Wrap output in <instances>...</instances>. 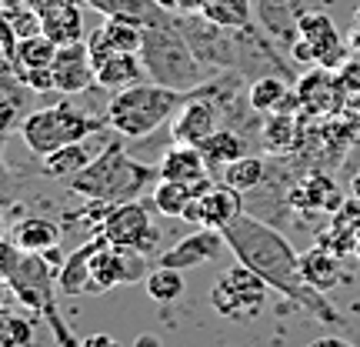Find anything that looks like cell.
<instances>
[{
	"label": "cell",
	"instance_id": "obj_1",
	"mask_svg": "<svg viewBox=\"0 0 360 347\" xmlns=\"http://www.w3.org/2000/svg\"><path fill=\"white\" fill-rule=\"evenodd\" d=\"M224 241L233 251V258L240 260V264H247L254 274H260L270 284V291L283 294L290 304L304 308L317 321L340 324V314L330 308L327 294H321L317 287H310L304 281V274H300V254L290 247V241L274 224H267L264 217L244 210L240 217H233L224 227Z\"/></svg>",
	"mask_w": 360,
	"mask_h": 347
},
{
	"label": "cell",
	"instance_id": "obj_2",
	"mask_svg": "<svg viewBox=\"0 0 360 347\" xmlns=\"http://www.w3.org/2000/svg\"><path fill=\"white\" fill-rule=\"evenodd\" d=\"M141 64L154 84L184 90V94H197V90H204L214 80L210 77L214 70L200 64V57L193 53V47L184 37V30L177 27V13L174 11L143 27Z\"/></svg>",
	"mask_w": 360,
	"mask_h": 347
},
{
	"label": "cell",
	"instance_id": "obj_3",
	"mask_svg": "<svg viewBox=\"0 0 360 347\" xmlns=\"http://www.w3.org/2000/svg\"><path fill=\"white\" fill-rule=\"evenodd\" d=\"M0 274L7 277L13 294L20 297V304H27L34 314H40L44 321L51 324L57 344L80 347V341H74V334L67 331L64 317L57 310V294H53L57 267L51 264L47 254H27L13 241H0Z\"/></svg>",
	"mask_w": 360,
	"mask_h": 347
},
{
	"label": "cell",
	"instance_id": "obj_4",
	"mask_svg": "<svg viewBox=\"0 0 360 347\" xmlns=\"http://www.w3.org/2000/svg\"><path fill=\"white\" fill-rule=\"evenodd\" d=\"M157 177H160L157 168L134 160L120 141H107L101 154L70 177V191L101 204H124V201H141V194Z\"/></svg>",
	"mask_w": 360,
	"mask_h": 347
},
{
	"label": "cell",
	"instance_id": "obj_5",
	"mask_svg": "<svg viewBox=\"0 0 360 347\" xmlns=\"http://www.w3.org/2000/svg\"><path fill=\"white\" fill-rule=\"evenodd\" d=\"M187 97L191 94H184V90L164 87V84H154V80H141V84H134L127 90L110 94L103 120L117 137H127V141L150 137L157 127H164L170 117L177 114Z\"/></svg>",
	"mask_w": 360,
	"mask_h": 347
},
{
	"label": "cell",
	"instance_id": "obj_6",
	"mask_svg": "<svg viewBox=\"0 0 360 347\" xmlns=\"http://www.w3.org/2000/svg\"><path fill=\"white\" fill-rule=\"evenodd\" d=\"M101 130H107L103 117H90L84 111H74L70 103H57V107H40L20 120V137H24L27 151L37 157L53 154L57 147L97 137Z\"/></svg>",
	"mask_w": 360,
	"mask_h": 347
},
{
	"label": "cell",
	"instance_id": "obj_7",
	"mask_svg": "<svg viewBox=\"0 0 360 347\" xmlns=\"http://www.w3.org/2000/svg\"><path fill=\"white\" fill-rule=\"evenodd\" d=\"M267 294L270 284L237 260V267L224 270L217 284L210 287V308L233 324H250L267 308Z\"/></svg>",
	"mask_w": 360,
	"mask_h": 347
},
{
	"label": "cell",
	"instance_id": "obj_8",
	"mask_svg": "<svg viewBox=\"0 0 360 347\" xmlns=\"http://www.w3.org/2000/svg\"><path fill=\"white\" fill-rule=\"evenodd\" d=\"M147 254L134 251V247H117L101 234V244L90 258V294H107L110 287L120 284H137L147 281L150 274Z\"/></svg>",
	"mask_w": 360,
	"mask_h": 347
},
{
	"label": "cell",
	"instance_id": "obj_9",
	"mask_svg": "<svg viewBox=\"0 0 360 347\" xmlns=\"http://www.w3.org/2000/svg\"><path fill=\"white\" fill-rule=\"evenodd\" d=\"M294 61L300 64H321V67H334L344 53V44H340V34H337L334 20L323 11H310L300 17L297 24V40L294 47Z\"/></svg>",
	"mask_w": 360,
	"mask_h": 347
},
{
	"label": "cell",
	"instance_id": "obj_10",
	"mask_svg": "<svg viewBox=\"0 0 360 347\" xmlns=\"http://www.w3.org/2000/svg\"><path fill=\"white\" fill-rule=\"evenodd\" d=\"M101 234L117 247H134L141 254H150L157 241V231L150 224V214L141 201H124V204H107Z\"/></svg>",
	"mask_w": 360,
	"mask_h": 347
},
{
	"label": "cell",
	"instance_id": "obj_11",
	"mask_svg": "<svg viewBox=\"0 0 360 347\" xmlns=\"http://www.w3.org/2000/svg\"><path fill=\"white\" fill-rule=\"evenodd\" d=\"M310 11H321V0H254V20L257 27L281 44L283 51H290L297 40V24Z\"/></svg>",
	"mask_w": 360,
	"mask_h": 347
},
{
	"label": "cell",
	"instance_id": "obj_12",
	"mask_svg": "<svg viewBox=\"0 0 360 347\" xmlns=\"http://www.w3.org/2000/svg\"><path fill=\"white\" fill-rule=\"evenodd\" d=\"M247 210L244 194L233 191L231 184H210L200 197H193L187 210L180 214L184 220H191L197 227H214V231H224L233 217H240Z\"/></svg>",
	"mask_w": 360,
	"mask_h": 347
},
{
	"label": "cell",
	"instance_id": "obj_13",
	"mask_svg": "<svg viewBox=\"0 0 360 347\" xmlns=\"http://www.w3.org/2000/svg\"><path fill=\"white\" fill-rule=\"evenodd\" d=\"M220 127V103L207 97V90H197L191 94L184 107L177 111L174 124H170V141L174 144H191V147H200V144Z\"/></svg>",
	"mask_w": 360,
	"mask_h": 347
},
{
	"label": "cell",
	"instance_id": "obj_14",
	"mask_svg": "<svg viewBox=\"0 0 360 347\" xmlns=\"http://www.w3.org/2000/svg\"><path fill=\"white\" fill-rule=\"evenodd\" d=\"M227 247L224 241V231H214V227H197L187 237H180L174 247H167L160 254V264L164 267H177V270H193V267H204L210 260H217V254Z\"/></svg>",
	"mask_w": 360,
	"mask_h": 347
},
{
	"label": "cell",
	"instance_id": "obj_15",
	"mask_svg": "<svg viewBox=\"0 0 360 347\" xmlns=\"http://www.w3.org/2000/svg\"><path fill=\"white\" fill-rule=\"evenodd\" d=\"M51 70H53V87L60 94H84L87 87H94L97 84V67L90 61L87 37L77 40V44L57 47Z\"/></svg>",
	"mask_w": 360,
	"mask_h": 347
},
{
	"label": "cell",
	"instance_id": "obj_16",
	"mask_svg": "<svg viewBox=\"0 0 360 347\" xmlns=\"http://www.w3.org/2000/svg\"><path fill=\"white\" fill-rule=\"evenodd\" d=\"M141 80H150L141 64V53L114 51L103 64H97V87L110 90V94L127 90V87H134V84H141Z\"/></svg>",
	"mask_w": 360,
	"mask_h": 347
},
{
	"label": "cell",
	"instance_id": "obj_17",
	"mask_svg": "<svg viewBox=\"0 0 360 347\" xmlns=\"http://www.w3.org/2000/svg\"><path fill=\"white\" fill-rule=\"evenodd\" d=\"M160 177L164 180H180V184H197V180L207 177V160L200 154V147H191V144H174L160 154Z\"/></svg>",
	"mask_w": 360,
	"mask_h": 347
},
{
	"label": "cell",
	"instance_id": "obj_18",
	"mask_svg": "<svg viewBox=\"0 0 360 347\" xmlns=\"http://www.w3.org/2000/svg\"><path fill=\"white\" fill-rule=\"evenodd\" d=\"M247 103L257 114H274V111H290V103H297V94H290V77H283V74H264V77L250 80Z\"/></svg>",
	"mask_w": 360,
	"mask_h": 347
},
{
	"label": "cell",
	"instance_id": "obj_19",
	"mask_svg": "<svg viewBox=\"0 0 360 347\" xmlns=\"http://www.w3.org/2000/svg\"><path fill=\"white\" fill-rule=\"evenodd\" d=\"M103 151V144H90L87 141H77V144H67V147H57L53 154L44 157V174L47 177H60V180H70L74 174L87 168L94 157Z\"/></svg>",
	"mask_w": 360,
	"mask_h": 347
},
{
	"label": "cell",
	"instance_id": "obj_20",
	"mask_svg": "<svg viewBox=\"0 0 360 347\" xmlns=\"http://www.w3.org/2000/svg\"><path fill=\"white\" fill-rule=\"evenodd\" d=\"M11 241L27 254H51L60 244V227L47 217H24L20 224H13Z\"/></svg>",
	"mask_w": 360,
	"mask_h": 347
},
{
	"label": "cell",
	"instance_id": "obj_21",
	"mask_svg": "<svg viewBox=\"0 0 360 347\" xmlns=\"http://www.w3.org/2000/svg\"><path fill=\"white\" fill-rule=\"evenodd\" d=\"M300 274H304V281L310 287H317L321 294H330L340 281V258H337L334 251H327V247H310L300 254Z\"/></svg>",
	"mask_w": 360,
	"mask_h": 347
},
{
	"label": "cell",
	"instance_id": "obj_22",
	"mask_svg": "<svg viewBox=\"0 0 360 347\" xmlns=\"http://www.w3.org/2000/svg\"><path fill=\"white\" fill-rule=\"evenodd\" d=\"M101 244V234L97 237H90L84 247H77L70 258L60 264L57 270V287L70 297H80V294H90V258H94V251Z\"/></svg>",
	"mask_w": 360,
	"mask_h": 347
},
{
	"label": "cell",
	"instance_id": "obj_23",
	"mask_svg": "<svg viewBox=\"0 0 360 347\" xmlns=\"http://www.w3.org/2000/svg\"><path fill=\"white\" fill-rule=\"evenodd\" d=\"M290 201H294L297 207H304V210H334V207H340V194H337V187H334V180L330 177L310 174L307 180L294 184Z\"/></svg>",
	"mask_w": 360,
	"mask_h": 347
},
{
	"label": "cell",
	"instance_id": "obj_24",
	"mask_svg": "<svg viewBox=\"0 0 360 347\" xmlns=\"http://www.w3.org/2000/svg\"><path fill=\"white\" fill-rule=\"evenodd\" d=\"M40 27H44V34H47L57 47L84 40V13H80V4H67V7H57V11L44 13V17H40Z\"/></svg>",
	"mask_w": 360,
	"mask_h": 347
},
{
	"label": "cell",
	"instance_id": "obj_25",
	"mask_svg": "<svg viewBox=\"0 0 360 347\" xmlns=\"http://www.w3.org/2000/svg\"><path fill=\"white\" fill-rule=\"evenodd\" d=\"M297 101L307 107L310 114H323V111H334L337 103V80L334 74H327V70H314L307 77L300 80V87H297Z\"/></svg>",
	"mask_w": 360,
	"mask_h": 347
},
{
	"label": "cell",
	"instance_id": "obj_26",
	"mask_svg": "<svg viewBox=\"0 0 360 347\" xmlns=\"http://www.w3.org/2000/svg\"><path fill=\"white\" fill-rule=\"evenodd\" d=\"M200 154H204L207 168H217V164L220 168H227L231 160H237V157L247 154V144H244V137H240L237 130L217 127L204 144H200Z\"/></svg>",
	"mask_w": 360,
	"mask_h": 347
},
{
	"label": "cell",
	"instance_id": "obj_27",
	"mask_svg": "<svg viewBox=\"0 0 360 347\" xmlns=\"http://www.w3.org/2000/svg\"><path fill=\"white\" fill-rule=\"evenodd\" d=\"M53 57H57V44L47 34L20 37L17 40V80L27 70H47V67H53Z\"/></svg>",
	"mask_w": 360,
	"mask_h": 347
},
{
	"label": "cell",
	"instance_id": "obj_28",
	"mask_svg": "<svg viewBox=\"0 0 360 347\" xmlns=\"http://www.w3.org/2000/svg\"><path fill=\"white\" fill-rule=\"evenodd\" d=\"M264 177H267V160L257 154H244L224 168V184H231L240 194H254L264 184Z\"/></svg>",
	"mask_w": 360,
	"mask_h": 347
},
{
	"label": "cell",
	"instance_id": "obj_29",
	"mask_svg": "<svg viewBox=\"0 0 360 347\" xmlns=\"http://www.w3.org/2000/svg\"><path fill=\"white\" fill-rule=\"evenodd\" d=\"M200 13L210 24L237 30V27L254 24V0H207V7Z\"/></svg>",
	"mask_w": 360,
	"mask_h": 347
},
{
	"label": "cell",
	"instance_id": "obj_30",
	"mask_svg": "<svg viewBox=\"0 0 360 347\" xmlns=\"http://www.w3.org/2000/svg\"><path fill=\"white\" fill-rule=\"evenodd\" d=\"M103 37L110 40L114 51H130V53H141L143 44V24L134 20V17H120V13H110L107 20L101 24Z\"/></svg>",
	"mask_w": 360,
	"mask_h": 347
},
{
	"label": "cell",
	"instance_id": "obj_31",
	"mask_svg": "<svg viewBox=\"0 0 360 347\" xmlns=\"http://www.w3.org/2000/svg\"><path fill=\"white\" fill-rule=\"evenodd\" d=\"M264 147L274 154H287L297 144V114L294 111H274L270 120L264 124Z\"/></svg>",
	"mask_w": 360,
	"mask_h": 347
},
{
	"label": "cell",
	"instance_id": "obj_32",
	"mask_svg": "<svg viewBox=\"0 0 360 347\" xmlns=\"http://www.w3.org/2000/svg\"><path fill=\"white\" fill-rule=\"evenodd\" d=\"M147 294L150 301L157 304H170V301H177L184 294V274L177 267H164V264H157V270L147 274Z\"/></svg>",
	"mask_w": 360,
	"mask_h": 347
},
{
	"label": "cell",
	"instance_id": "obj_33",
	"mask_svg": "<svg viewBox=\"0 0 360 347\" xmlns=\"http://www.w3.org/2000/svg\"><path fill=\"white\" fill-rule=\"evenodd\" d=\"M17 124V97L0 87V137Z\"/></svg>",
	"mask_w": 360,
	"mask_h": 347
},
{
	"label": "cell",
	"instance_id": "obj_34",
	"mask_svg": "<svg viewBox=\"0 0 360 347\" xmlns=\"http://www.w3.org/2000/svg\"><path fill=\"white\" fill-rule=\"evenodd\" d=\"M30 11H37L40 17L44 13H51V11H57V7H67V4H77V0H24Z\"/></svg>",
	"mask_w": 360,
	"mask_h": 347
},
{
	"label": "cell",
	"instance_id": "obj_35",
	"mask_svg": "<svg viewBox=\"0 0 360 347\" xmlns=\"http://www.w3.org/2000/svg\"><path fill=\"white\" fill-rule=\"evenodd\" d=\"M80 347H120V341L110 334H90L80 341Z\"/></svg>",
	"mask_w": 360,
	"mask_h": 347
},
{
	"label": "cell",
	"instance_id": "obj_36",
	"mask_svg": "<svg viewBox=\"0 0 360 347\" xmlns=\"http://www.w3.org/2000/svg\"><path fill=\"white\" fill-rule=\"evenodd\" d=\"M207 7V0H174V11L177 13H200Z\"/></svg>",
	"mask_w": 360,
	"mask_h": 347
},
{
	"label": "cell",
	"instance_id": "obj_37",
	"mask_svg": "<svg viewBox=\"0 0 360 347\" xmlns=\"http://www.w3.org/2000/svg\"><path fill=\"white\" fill-rule=\"evenodd\" d=\"M310 347H357L354 341H347V337H334V334H327V337H317Z\"/></svg>",
	"mask_w": 360,
	"mask_h": 347
},
{
	"label": "cell",
	"instance_id": "obj_38",
	"mask_svg": "<svg viewBox=\"0 0 360 347\" xmlns=\"http://www.w3.org/2000/svg\"><path fill=\"white\" fill-rule=\"evenodd\" d=\"M7 294H13V291H11V284H7V277L0 274V308H4V301H7Z\"/></svg>",
	"mask_w": 360,
	"mask_h": 347
},
{
	"label": "cell",
	"instance_id": "obj_39",
	"mask_svg": "<svg viewBox=\"0 0 360 347\" xmlns=\"http://www.w3.org/2000/svg\"><path fill=\"white\" fill-rule=\"evenodd\" d=\"M4 231H7V224H4V210H0V241H4Z\"/></svg>",
	"mask_w": 360,
	"mask_h": 347
},
{
	"label": "cell",
	"instance_id": "obj_40",
	"mask_svg": "<svg viewBox=\"0 0 360 347\" xmlns=\"http://www.w3.org/2000/svg\"><path fill=\"white\" fill-rule=\"evenodd\" d=\"M354 344H357V347H360V337H354Z\"/></svg>",
	"mask_w": 360,
	"mask_h": 347
}]
</instances>
